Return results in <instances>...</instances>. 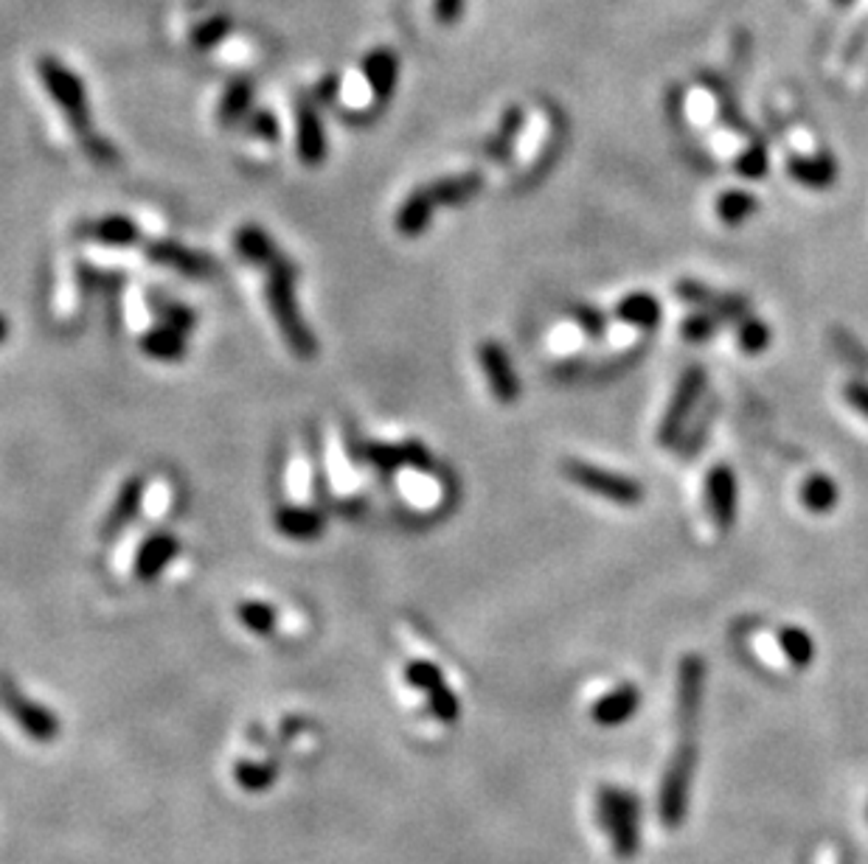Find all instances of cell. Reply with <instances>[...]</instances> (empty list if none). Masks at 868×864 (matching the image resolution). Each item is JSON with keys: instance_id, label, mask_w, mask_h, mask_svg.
I'll use <instances>...</instances> for the list:
<instances>
[{"instance_id": "6da1fadb", "label": "cell", "mask_w": 868, "mask_h": 864, "mask_svg": "<svg viewBox=\"0 0 868 864\" xmlns=\"http://www.w3.org/2000/svg\"><path fill=\"white\" fill-rule=\"evenodd\" d=\"M268 304L276 323H279L281 334L288 340V346L293 348L298 357H313L315 337L309 334V329L304 326L298 304H295V270L293 264H290L288 259H281V256L270 264Z\"/></svg>"}, {"instance_id": "7a4b0ae2", "label": "cell", "mask_w": 868, "mask_h": 864, "mask_svg": "<svg viewBox=\"0 0 868 864\" xmlns=\"http://www.w3.org/2000/svg\"><path fill=\"white\" fill-rule=\"evenodd\" d=\"M596 814H599L601 828L608 831L610 844L615 856L633 859L638 853V800L624 789L615 786H601L596 794Z\"/></svg>"}, {"instance_id": "3957f363", "label": "cell", "mask_w": 868, "mask_h": 864, "mask_svg": "<svg viewBox=\"0 0 868 864\" xmlns=\"http://www.w3.org/2000/svg\"><path fill=\"white\" fill-rule=\"evenodd\" d=\"M37 74H40L42 85L48 87L51 99L60 104V110L65 113L68 124L80 138L90 135V104H87L85 85L80 82V76L71 71L68 65H62L57 57H40L37 60Z\"/></svg>"}, {"instance_id": "277c9868", "label": "cell", "mask_w": 868, "mask_h": 864, "mask_svg": "<svg viewBox=\"0 0 868 864\" xmlns=\"http://www.w3.org/2000/svg\"><path fill=\"white\" fill-rule=\"evenodd\" d=\"M697 769V744L692 738H681L677 750L669 758L667 775L661 783V798H658V814H661L667 828H677L686 819L688 812V791L695 780Z\"/></svg>"}, {"instance_id": "5b68a950", "label": "cell", "mask_w": 868, "mask_h": 864, "mask_svg": "<svg viewBox=\"0 0 868 864\" xmlns=\"http://www.w3.org/2000/svg\"><path fill=\"white\" fill-rule=\"evenodd\" d=\"M0 705L14 718V725L21 727L37 744H51V741L60 738L62 727L54 711H48L46 705H37L9 677H0Z\"/></svg>"}, {"instance_id": "8992f818", "label": "cell", "mask_w": 868, "mask_h": 864, "mask_svg": "<svg viewBox=\"0 0 868 864\" xmlns=\"http://www.w3.org/2000/svg\"><path fill=\"white\" fill-rule=\"evenodd\" d=\"M565 478L571 483L582 485L585 492L599 494V497L619 503V506H638L644 499V489L638 480L615 474L610 469H601V466L585 464V460H569L565 464Z\"/></svg>"}, {"instance_id": "52a82bcc", "label": "cell", "mask_w": 868, "mask_h": 864, "mask_svg": "<svg viewBox=\"0 0 868 864\" xmlns=\"http://www.w3.org/2000/svg\"><path fill=\"white\" fill-rule=\"evenodd\" d=\"M702 391H706V371L697 366L688 368L681 377V382H677L675 396L669 402V410L661 421V444H672L681 435L683 424H686V419L700 402Z\"/></svg>"}, {"instance_id": "ba28073f", "label": "cell", "mask_w": 868, "mask_h": 864, "mask_svg": "<svg viewBox=\"0 0 868 864\" xmlns=\"http://www.w3.org/2000/svg\"><path fill=\"white\" fill-rule=\"evenodd\" d=\"M702 686H706V665L697 654H688L681 663V679H677V725L681 738H692L697 727V713L702 702Z\"/></svg>"}, {"instance_id": "9c48e42d", "label": "cell", "mask_w": 868, "mask_h": 864, "mask_svg": "<svg viewBox=\"0 0 868 864\" xmlns=\"http://www.w3.org/2000/svg\"><path fill=\"white\" fill-rule=\"evenodd\" d=\"M708 508H711V517H714V526L720 531H729L734 526L736 517V478L731 472L729 466H714L708 472Z\"/></svg>"}, {"instance_id": "30bf717a", "label": "cell", "mask_w": 868, "mask_h": 864, "mask_svg": "<svg viewBox=\"0 0 868 864\" xmlns=\"http://www.w3.org/2000/svg\"><path fill=\"white\" fill-rule=\"evenodd\" d=\"M677 293H681L683 300H688V304H695V306H702L706 312L717 314L720 320L748 318V300L742 298V295L711 293L708 286L697 284V281H681V284H677Z\"/></svg>"}, {"instance_id": "8fae6325", "label": "cell", "mask_w": 868, "mask_h": 864, "mask_svg": "<svg viewBox=\"0 0 868 864\" xmlns=\"http://www.w3.org/2000/svg\"><path fill=\"white\" fill-rule=\"evenodd\" d=\"M147 256L152 261H158V264H167V267H174V270H181L183 275H188V279H208L211 275V270H215V264L206 259L203 254H194V250H188V247L178 245V242H152V245L147 247Z\"/></svg>"}, {"instance_id": "7c38bea8", "label": "cell", "mask_w": 868, "mask_h": 864, "mask_svg": "<svg viewBox=\"0 0 868 864\" xmlns=\"http://www.w3.org/2000/svg\"><path fill=\"white\" fill-rule=\"evenodd\" d=\"M481 366L494 396L501 402H515L517 393H521V385H517V377L512 371V362H509L506 351L498 343H484Z\"/></svg>"}, {"instance_id": "4fadbf2b", "label": "cell", "mask_w": 868, "mask_h": 864, "mask_svg": "<svg viewBox=\"0 0 868 864\" xmlns=\"http://www.w3.org/2000/svg\"><path fill=\"white\" fill-rule=\"evenodd\" d=\"M298 158L304 160V166H321L327 158V135L309 101L298 104Z\"/></svg>"}, {"instance_id": "5bb4252c", "label": "cell", "mask_w": 868, "mask_h": 864, "mask_svg": "<svg viewBox=\"0 0 868 864\" xmlns=\"http://www.w3.org/2000/svg\"><path fill=\"white\" fill-rule=\"evenodd\" d=\"M641 705V693L635 686H622L610 691L608 696H601L594 705V721L601 727H619L627 718L635 716Z\"/></svg>"}, {"instance_id": "9a60e30c", "label": "cell", "mask_w": 868, "mask_h": 864, "mask_svg": "<svg viewBox=\"0 0 868 864\" xmlns=\"http://www.w3.org/2000/svg\"><path fill=\"white\" fill-rule=\"evenodd\" d=\"M363 71H366L368 85L375 90L377 104H386V101L391 99V94H394L396 74H400V60H396V53L391 51V48H377V51H371L366 57Z\"/></svg>"}, {"instance_id": "2e32d148", "label": "cell", "mask_w": 868, "mask_h": 864, "mask_svg": "<svg viewBox=\"0 0 868 864\" xmlns=\"http://www.w3.org/2000/svg\"><path fill=\"white\" fill-rule=\"evenodd\" d=\"M433 208L436 200L428 186L411 192L407 194V200L402 202L400 213H396V231H400L402 236H419V233H425L430 217H433Z\"/></svg>"}, {"instance_id": "e0dca14e", "label": "cell", "mask_w": 868, "mask_h": 864, "mask_svg": "<svg viewBox=\"0 0 868 864\" xmlns=\"http://www.w3.org/2000/svg\"><path fill=\"white\" fill-rule=\"evenodd\" d=\"M181 551L178 539H172L169 533H158V536L147 539V545L138 551L135 559V572L140 581H152L155 576H161L163 567L174 559V553Z\"/></svg>"}, {"instance_id": "ac0fdd59", "label": "cell", "mask_w": 868, "mask_h": 864, "mask_svg": "<svg viewBox=\"0 0 868 864\" xmlns=\"http://www.w3.org/2000/svg\"><path fill=\"white\" fill-rule=\"evenodd\" d=\"M82 236H87V239H96V242H105V245H115V247L135 245V242L140 239V233H138V227H135V222H130L127 217H121V213H113V217H101V220H96V222H87V225H82Z\"/></svg>"}, {"instance_id": "d6986e66", "label": "cell", "mask_w": 868, "mask_h": 864, "mask_svg": "<svg viewBox=\"0 0 868 864\" xmlns=\"http://www.w3.org/2000/svg\"><path fill=\"white\" fill-rule=\"evenodd\" d=\"M234 245H236V254H240L245 261H250V264H268L270 267L276 259H279V250H276L273 239H270L268 233L256 225H242L240 231H236Z\"/></svg>"}, {"instance_id": "ffe728a7", "label": "cell", "mask_w": 868, "mask_h": 864, "mask_svg": "<svg viewBox=\"0 0 868 864\" xmlns=\"http://www.w3.org/2000/svg\"><path fill=\"white\" fill-rule=\"evenodd\" d=\"M250 104H254V82H231L220 101V124H225V127L242 124L250 115Z\"/></svg>"}, {"instance_id": "44dd1931", "label": "cell", "mask_w": 868, "mask_h": 864, "mask_svg": "<svg viewBox=\"0 0 868 864\" xmlns=\"http://www.w3.org/2000/svg\"><path fill=\"white\" fill-rule=\"evenodd\" d=\"M279 778V764L276 761H250L242 758L234 764V780L240 789L259 794V791L270 789Z\"/></svg>"}, {"instance_id": "7402d4cb", "label": "cell", "mask_w": 868, "mask_h": 864, "mask_svg": "<svg viewBox=\"0 0 868 864\" xmlns=\"http://www.w3.org/2000/svg\"><path fill=\"white\" fill-rule=\"evenodd\" d=\"M433 194L436 206H459V202L469 200L481 188V174H455V177H444L433 186H428Z\"/></svg>"}, {"instance_id": "603a6c76", "label": "cell", "mask_w": 868, "mask_h": 864, "mask_svg": "<svg viewBox=\"0 0 868 864\" xmlns=\"http://www.w3.org/2000/svg\"><path fill=\"white\" fill-rule=\"evenodd\" d=\"M140 497H144V485L140 480H127L124 489L119 492V499H115L113 511L108 514V522H105V536H113L119 533L121 528L133 522V517L138 514L140 508Z\"/></svg>"}, {"instance_id": "cb8c5ba5", "label": "cell", "mask_w": 868, "mask_h": 864, "mask_svg": "<svg viewBox=\"0 0 868 864\" xmlns=\"http://www.w3.org/2000/svg\"><path fill=\"white\" fill-rule=\"evenodd\" d=\"M619 318L629 326L655 329L661 320V304L647 293H633L619 304Z\"/></svg>"}, {"instance_id": "d4e9b609", "label": "cell", "mask_w": 868, "mask_h": 864, "mask_svg": "<svg viewBox=\"0 0 868 864\" xmlns=\"http://www.w3.org/2000/svg\"><path fill=\"white\" fill-rule=\"evenodd\" d=\"M276 528L290 539H313L323 531V517L309 508H284L276 517Z\"/></svg>"}, {"instance_id": "484cf974", "label": "cell", "mask_w": 868, "mask_h": 864, "mask_svg": "<svg viewBox=\"0 0 868 864\" xmlns=\"http://www.w3.org/2000/svg\"><path fill=\"white\" fill-rule=\"evenodd\" d=\"M802 503L812 514H827L838 506V485L827 474H812L802 485Z\"/></svg>"}, {"instance_id": "4316f807", "label": "cell", "mask_w": 868, "mask_h": 864, "mask_svg": "<svg viewBox=\"0 0 868 864\" xmlns=\"http://www.w3.org/2000/svg\"><path fill=\"white\" fill-rule=\"evenodd\" d=\"M144 351L155 359H181L186 351V334L163 323L144 337Z\"/></svg>"}, {"instance_id": "83f0119b", "label": "cell", "mask_w": 868, "mask_h": 864, "mask_svg": "<svg viewBox=\"0 0 868 864\" xmlns=\"http://www.w3.org/2000/svg\"><path fill=\"white\" fill-rule=\"evenodd\" d=\"M779 645H782L784 657H787L790 665H795V668H807V665L812 663L815 657L812 638H809L804 629H798V626H784L782 632H779Z\"/></svg>"}, {"instance_id": "f1b7e54d", "label": "cell", "mask_w": 868, "mask_h": 864, "mask_svg": "<svg viewBox=\"0 0 868 864\" xmlns=\"http://www.w3.org/2000/svg\"><path fill=\"white\" fill-rule=\"evenodd\" d=\"M790 172H793L795 180H802L804 186L827 188L829 183L835 180V163L829 158H809V160L795 158L793 163H790Z\"/></svg>"}, {"instance_id": "f546056e", "label": "cell", "mask_w": 868, "mask_h": 864, "mask_svg": "<svg viewBox=\"0 0 868 864\" xmlns=\"http://www.w3.org/2000/svg\"><path fill=\"white\" fill-rule=\"evenodd\" d=\"M228 34H231V17L228 14H215V17L203 21L200 26H194L188 40H192V48H197V51H208V48L220 46Z\"/></svg>"}, {"instance_id": "4dcf8cb0", "label": "cell", "mask_w": 868, "mask_h": 864, "mask_svg": "<svg viewBox=\"0 0 868 864\" xmlns=\"http://www.w3.org/2000/svg\"><path fill=\"white\" fill-rule=\"evenodd\" d=\"M717 213L725 225H739L756 213V200L748 192H729L717 202Z\"/></svg>"}, {"instance_id": "1f68e13d", "label": "cell", "mask_w": 868, "mask_h": 864, "mask_svg": "<svg viewBox=\"0 0 868 864\" xmlns=\"http://www.w3.org/2000/svg\"><path fill=\"white\" fill-rule=\"evenodd\" d=\"M240 620L256 634H270L276 626V609L268 604H259V601H247V604H240Z\"/></svg>"}, {"instance_id": "d6a6232c", "label": "cell", "mask_w": 868, "mask_h": 864, "mask_svg": "<svg viewBox=\"0 0 868 864\" xmlns=\"http://www.w3.org/2000/svg\"><path fill=\"white\" fill-rule=\"evenodd\" d=\"M736 343L745 354L765 351L770 343V329L756 318H742L739 329H736Z\"/></svg>"}, {"instance_id": "836d02e7", "label": "cell", "mask_w": 868, "mask_h": 864, "mask_svg": "<svg viewBox=\"0 0 868 864\" xmlns=\"http://www.w3.org/2000/svg\"><path fill=\"white\" fill-rule=\"evenodd\" d=\"M405 679L407 686L419 688V691H436L439 686H444V677H441L439 665L428 663V659H419V663H411L405 668Z\"/></svg>"}, {"instance_id": "e575fe53", "label": "cell", "mask_w": 868, "mask_h": 864, "mask_svg": "<svg viewBox=\"0 0 868 864\" xmlns=\"http://www.w3.org/2000/svg\"><path fill=\"white\" fill-rule=\"evenodd\" d=\"M717 329H720V318L711 312L688 314V318L683 320V337H686L688 343H706Z\"/></svg>"}, {"instance_id": "d590c367", "label": "cell", "mask_w": 868, "mask_h": 864, "mask_svg": "<svg viewBox=\"0 0 868 864\" xmlns=\"http://www.w3.org/2000/svg\"><path fill=\"white\" fill-rule=\"evenodd\" d=\"M245 133L256 135V138H261V140H268V144H273V140L279 138V124H276V115L270 113V110H256V113H250L245 119Z\"/></svg>"}, {"instance_id": "8d00e7d4", "label": "cell", "mask_w": 868, "mask_h": 864, "mask_svg": "<svg viewBox=\"0 0 868 864\" xmlns=\"http://www.w3.org/2000/svg\"><path fill=\"white\" fill-rule=\"evenodd\" d=\"M428 699H430V711H433L441 721H448L450 725V721L459 718V699H455V693L450 691L448 686H439L436 691H430Z\"/></svg>"}, {"instance_id": "74e56055", "label": "cell", "mask_w": 868, "mask_h": 864, "mask_svg": "<svg viewBox=\"0 0 868 864\" xmlns=\"http://www.w3.org/2000/svg\"><path fill=\"white\" fill-rule=\"evenodd\" d=\"M82 147H85V152L90 155V158L99 163V166H115L119 163V152H115V147L110 144V140L99 138V135H85L82 138Z\"/></svg>"}, {"instance_id": "f35d334b", "label": "cell", "mask_w": 868, "mask_h": 864, "mask_svg": "<svg viewBox=\"0 0 868 864\" xmlns=\"http://www.w3.org/2000/svg\"><path fill=\"white\" fill-rule=\"evenodd\" d=\"M517 129H521V110H509L506 119H503L501 133L494 135V140L489 144V155L501 158V155L509 149V144H512V138H515Z\"/></svg>"}, {"instance_id": "ab89813d", "label": "cell", "mask_w": 868, "mask_h": 864, "mask_svg": "<svg viewBox=\"0 0 868 864\" xmlns=\"http://www.w3.org/2000/svg\"><path fill=\"white\" fill-rule=\"evenodd\" d=\"M163 323L178 329V332L188 334L194 329V314L188 312L186 306H167V309H163Z\"/></svg>"}, {"instance_id": "60d3db41", "label": "cell", "mask_w": 868, "mask_h": 864, "mask_svg": "<svg viewBox=\"0 0 868 864\" xmlns=\"http://www.w3.org/2000/svg\"><path fill=\"white\" fill-rule=\"evenodd\" d=\"M462 12H464V0H433L436 21L444 23V26H450V23L459 21V17H462Z\"/></svg>"}, {"instance_id": "b9f144b4", "label": "cell", "mask_w": 868, "mask_h": 864, "mask_svg": "<svg viewBox=\"0 0 868 864\" xmlns=\"http://www.w3.org/2000/svg\"><path fill=\"white\" fill-rule=\"evenodd\" d=\"M846 402L855 407L860 416H866L868 419V385H860V382H852V385H846Z\"/></svg>"}, {"instance_id": "7bdbcfd3", "label": "cell", "mask_w": 868, "mask_h": 864, "mask_svg": "<svg viewBox=\"0 0 868 864\" xmlns=\"http://www.w3.org/2000/svg\"><path fill=\"white\" fill-rule=\"evenodd\" d=\"M765 169H768V163H765V152H761V149L745 155L739 163V172L748 174V177H759V174H765Z\"/></svg>"}, {"instance_id": "ee69618b", "label": "cell", "mask_w": 868, "mask_h": 864, "mask_svg": "<svg viewBox=\"0 0 868 864\" xmlns=\"http://www.w3.org/2000/svg\"><path fill=\"white\" fill-rule=\"evenodd\" d=\"M576 318H579V323L585 326V332H590V334L604 332V318H601L599 312H594L590 306H582L579 312H576Z\"/></svg>"}, {"instance_id": "f6af8a7d", "label": "cell", "mask_w": 868, "mask_h": 864, "mask_svg": "<svg viewBox=\"0 0 868 864\" xmlns=\"http://www.w3.org/2000/svg\"><path fill=\"white\" fill-rule=\"evenodd\" d=\"M818 864H846L843 862V853L838 851L835 844H827L821 851V859H818Z\"/></svg>"}, {"instance_id": "bcb514c9", "label": "cell", "mask_w": 868, "mask_h": 864, "mask_svg": "<svg viewBox=\"0 0 868 864\" xmlns=\"http://www.w3.org/2000/svg\"><path fill=\"white\" fill-rule=\"evenodd\" d=\"M7 332H9V323H7V318L0 314V340L7 337Z\"/></svg>"}]
</instances>
